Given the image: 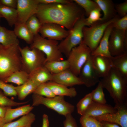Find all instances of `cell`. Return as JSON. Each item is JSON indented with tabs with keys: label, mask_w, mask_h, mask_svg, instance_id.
Segmentation results:
<instances>
[{
	"label": "cell",
	"mask_w": 127,
	"mask_h": 127,
	"mask_svg": "<svg viewBox=\"0 0 127 127\" xmlns=\"http://www.w3.org/2000/svg\"><path fill=\"white\" fill-rule=\"evenodd\" d=\"M85 15L83 9L73 0L67 4H39L35 14L42 25L54 23L68 30L71 29L76 22Z\"/></svg>",
	"instance_id": "cell-1"
},
{
	"label": "cell",
	"mask_w": 127,
	"mask_h": 127,
	"mask_svg": "<svg viewBox=\"0 0 127 127\" xmlns=\"http://www.w3.org/2000/svg\"><path fill=\"white\" fill-rule=\"evenodd\" d=\"M113 99L115 104L127 103V76L112 67L100 80Z\"/></svg>",
	"instance_id": "cell-2"
},
{
	"label": "cell",
	"mask_w": 127,
	"mask_h": 127,
	"mask_svg": "<svg viewBox=\"0 0 127 127\" xmlns=\"http://www.w3.org/2000/svg\"><path fill=\"white\" fill-rule=\"evenodd\" d=\"M19 44L5 46L0 44V80L4 81L15 72L21 70Z\"/></svg>",
	"instance_id": "cell-3"
},
{
	"label": "cell",
	"mask_w": 127,
	"mask_h": 127,
	"mask_svg": "<svg viewBox=\"0 0 127 127\" xmlns=\"http://www.w3.org/2000/svg\"><path fill=\"white\" fill-rule=\"evenodd\" d=\"M119 18L118 16L107 22L99 21L94 23L90 26L84 27L83 29V38L82 42L87 45L92 53L98 46L107 27Z\"/></svg>",
	"instance_id": "cell-4"
},
{
	"label": "cell",
	"mask_w": 127,
	"mask_h": 127,
	"mask_svg": "<svg viewBox=\"0 0 127 127\" xmlns=\"http://www.w3.org/2000/svg\"><path fill=\"white\" fill-rule=\"evenodd\" d=\"M57 41L44 38L38 33L34 36L30 48H36L43 52L46 56V62L64 60ZM45 62V63H46Z\"/></svg>",
	"instance_id": "cell-5"
},
{
	"label": "cell",
	"mask_w": 127,
	"mask_h": 127,
	"mask_svg": "<svg viewBox=\"0 0 127 127\" xmlns=\"http://www.w3.org/2000/svg\"><path fill=\"white\" fill-rule=\"evenodd\" d=\"M32 99V106L43 104L65 116L71 114L74 110V106L66 101L64 96H56L53 98H48L33 94Z\"/></svg>",
	"instance_id": "cell-6"
},
{
	"label": "cell",
	"mask_w": 127,
	"mask_h": 127,
	"mask_svg": "<svg viewBox=\"0 0 127 127\" xmlns=\"http://www.w3.org/2000/svg\"><path fill=\"white\" fill-rule=\"evenodd\" d=\"M20 50L21 56V69L29 74L35 69L44 66L46 56L42 51L36 48H31L28 46Z\"/></svg>",
	"instance_id": "cell-7"
},
{
	"label": "cell",
	"mask_w": 127,
	"mask_h": 127,
	"mask_svg": "<svg viewBox=\"0 0 127 127\" xmlns=\"http://www.w3.org/2000/svg\"><path fill=\"white\" fill-rule=\"evenodd\" d=\"M85 15L79 19L72 28L69 30L68 35L59 43L60 51L67 57L71 50L80 44L83 38V29L86 26Z\"/></svg>",
	"instance_id": "cell-8"
},
{
	"label": "cell",
	"mask_w": 127,
	"mask_h": 127,
	"mask_svg": "<svg viewBox=\"0 0 127 127\" xmlns=\"http://www.w3.org/2000/svg\"><path fill=\"white\" fill-rule=\"evenodd\" d=\"M91 55L90 49L81 42L71 50L67 57L69 69L78 76L82 67Z\"/></svg>",
	"instance_id": "cell-9"
},
{
	"label": "cell",
	"mask_w": 127,
	"mask_h": 127,
	"mask_svg": "<svg viewBox=\"0 0 127 127\" xmlns=\"http://www.w3.org/2000/svg\"><path fill=\"white\" fill-rule=\"evenodd\" d=\"M127 32L113 27L109 40V50L112 56L127 53Z\"/></svg>",
	"instance_id": "cell-10"
},
{
	"label": "cell",
	"mask_w": 127,
	"mask_h": 127,
	"mask_svg": "<svg viewBox=\"0 0 127 127\" xmlns=\"http://www.w3.org/2000/svg\"><path fill=\"white\" fill-rule=\"evenodd\" d=\"M69 30L58 24L51 23L42 24L39 33L43 37L50 40H62L69 34Z\"/></svg>",
	"instance_id": "cell-11"
},
{
	"label": "cell",
	"mask_w": 127,
	"mask_h": 127,
	"mask_svg": "<svg viewBox=\"0 0 127 127\" xmlns=\"http://www.w3.org/2000/svg\"><path fill=\"white\" fill-rule=\"evenodd\" d=\"M39 4L37 0H17L16 23H25L30 17L36 14Z\"/></svg>",
	"instance_id": "cell-12"
},
{
	"label": "cell",
	"mask_w": 127,
	"mask_h": 127,
	"mask_svg": "<svg viewBox=\"0 0 127 127\" xmlns=\"http://www.w3.org/2000/svg\"><path fill=\"white\" fill-rule=\"evenodd\" d=\"M117 109L115 112L107 113L93 117L100 122L104 121L116 123L121 127H127V103L115 104Z\"/></svg>",
	"instance_id": "cell-13"
},
{
	"label": "cell",
	"mask_w": 127,
	"mask_h": 127,
	"mask_svg": "<svg viewBox=\"0 0 127 127\" xmlns=\"http://www.w3.org/2000/svg\"><path fill=\"white\" fill-rule=\"evenodd\" d=\"M78 77L88 87L95 86L99 82L100 78L93 65L92 55L82 67Z\"/></svg>",
	"instance_id": "cell-14"
},
{
	"label": "cell",
	"mask_w": 127,
	"mask_h": 127,
	"mask_svg": "<svg viewBox=\"0 0 127 127\" xmlns=\"http://www.w3.org/2000/svg\"><path fill=\"white\" fill-rule=\"evenodd\" d=\"M51 81L67 87L84 85L79 77L75 75L69 69L57 74H52Z\"/></svg>",
	"instance_id": "cell-15"
},
{
	"label": "cell",
	"mask_w": 127,
	"mask_h": 127,
	"mask_svg": "<svg viewBox=\"0 0 127 127\" xmlns=\"http://www.w3.org/2000/svg\"><path fill=\"white\" fill-rule=\"evenodd\" d=\"M92 56L93 65L98 76L102 78L106 76L112 67L110 58Z\"/></svg>",
	"instance_id": "cell-16"
},
{
	"label": "cell",
	"mask_w": 127,
	"mask_h": 127,
	"mask_svg": "<svg viewBox=\"0 0 127 127\" xmlns=\"http://www.w3.org/2000/svg\"><path fill=\"white\" fill-rule=\"evenodd\" d=\"M117 111L116 108L111 105L93 101L83 116L95 117L106 114L114 113Z\"/></svg>",
	"instance_id": "cell-17"
},
{
	"label": "cell",
	"mask_w": 127,
	"mask_h": 127,
	"mask_svg": "<svg viewBox=\"0 0 127 127\" xmlns=\"http://www.w3.org/2000/svg\"><path fill=\"white\" fill-rule=\"evenodd\" d=\"M112 23L106 28L98 46L95 50L91 53L92 55L100 56L109 58L112 56L109 50V40L113 28Z\"/></svg>",
	"instance_id": "cell-18"
},
{
	"label": "cell",
	"mask_w": 127,
	"mask_h": 127,
	"mask_svg": "<svg viewBox=\"0 0 127 127\" xmlns=\"http://www.w3.org/2000/svg\"><path fill=\"white\" fill-rule=\"evenodd\" d=\"M103 13V16L99 21L103 22L109 21L118 16L115 5L111 0H94Z\"/></svg>",
	"instance_id": "cell-19"
},
{
	"label": "cell",
	"mask_w": 127,
	"mask_h": 127,
	"mask_svg": "<svg viewBox=\"0 0 127 127\" xmlns=\"http://www.w3.org/2000/svg\"><path fill=\"white\" fill-rule=\"evenodd\" d=\"M29 79L37 86L42 84L51 81L52 74L44 66L35 69L30 73Z\"/></svg>",
	"instance_id": "cell-20"
},
{
	"label": "cell",
	"mask_w": 127,
	"mask_h": 127,
	"mask_svg": "<svg viewBox=\"0 0 127 127\" xmlns=\"http://www.w3.org/2000/svg\"><path fill=\"white\" fill-rule=\"evenodd\" d=\"M46 83L56 96H67L72 97L77 95V91L74 87L68 88L66 86L52 81L48 82Z\"/></svg>",
	"instance_id": "cell-21"
},
{
	"label": "cell",
	"mask_w": 127,
	"mask_h": 127,
	"mask_svg": "<svg viewBox=\"0 0 127 127\" xmlns=\"http://www.w3.org/2000/svg\"><path fill=\"white\" fill-rule=\"evenodd\" d=\"M33 108V107L30 104L23 105L14 109L8 107L4 119L6 123L11 122L20 116L28 113Z\"/></svg>",
	"instance_id": "cell-22"
},
{
	"label": "cell",
	"mask_w": 127,
	"mask_h": 127,
	"mask_svg": "<svg viewBox=\"0 0 127 127\" xmlns=\"http://www.w3.org/2000/svg\"><path fill=\"white\" fill-rule=\"evenodd\" d=\"M17 38L14 31L0 26V44L5 46L19 44Z\"/></svg>",
	"instance_id": "cell-23"
},
{
	"label": "cell",
	"mask_w": 127,
	"mask_h": 127,
	"mask_svg": "<svg viewBox=\"0 0 127 127\" xmlns=\"http://www.w3.org/2000/svg\"><path fill=\"white\" fill-rule=\"evenodd\" d=\"M14 26L13 31L17 37L31 44L34 35L27 28L25 24L16 23Z\"/></svg>",
	"instance_id": "cell-24"
},
{
	"label": "cell",
	"mask_w": 127,
	"mask_h": 127,
	"mask_svg": "<svg viewBox=\"0 0 127 127\" xmlns=\"http://www.w3.org/2000/svg\"><path fill=\"white\" fill-rule=\"evenodd\" d=\"M37 87L32 81L29 79L24 84L15 86V88L18 99L23 100L28 95L33 93Z\"/></svg>",
	"instance_id": "cell-25"
},
{
	"label": "cell",
	"mask_w": 127,
	"mask_h": 127,
	"mask_svg": "<svg viewBox=\"0 0 127 127\" xmlns=\"http://www.w3.org/2000/svg\"><path fill=\"white\" fill-rule=\"evenodd\" d=\"M0 15L5 19L9 25L11 27L17 23V18L16 9L0 4Z\"/></svg>",
	"instance_id": "cell-26"
},
{
	"label": "cell",
	"mask_w": 127,
	"mask_h": 127,
	"mask_svg": "<svg viewBox=\"0 0 127 127\" xmlns=\"http://www.w3.org/2000/svg\"><path fill=\"white\" fill-rule=\"evenodd\" d=\"M44 66L52 74L59 73L70 68L69 63L67 60L46 62Z\"/></svg>",
	"instance_id": "cell-27"
},
{
	"label": "cell",
	"mask_w": 127,
	"mask_h": 127,
	"mask_svg": "<svg viewBox=\"0 0 127 127\" xmlns=\"http://www.w3.org/2000/svg\"><path fill=\"white\" fill-rule=\"evenodd\" d=\"M112 67L127 76V53L110 58Z\"/></svg>",
	"instance_id": "cell-28"
},
{
	"label": "cell",
	"mask_w": 127,
	"mask_h": 127,
	"mask_svg": "<svg viewBox=\"0 0 127 127\" xmlns=\"http://www.w3.org/2000/svg\"><path fill=\"white\" fill-rule=\"evenodd\" d=\"M35 119V115L30 112L16 121L6 123L3 127H24L31 125Z\"/></svg>",
	"instance_id": "cell-29"
},
{
	"label": "cell",
	"mask_w": 127,
	"mask_h": 127,
	"mask_svg": "<svg viewBox=\"0 0 127 127\" xmlns=\"http://www.w3.org/2000/svg\"><path fill=\"white\" fill-rule=\"evenodd\" d=\"M29 79V74L22 70L14 72L7 78L4 81L6 83H12L18 86L22 85Z\"/></svg>",
	"instance_id": "cell-30"
},
{
	"label": "cell",
	"mask_w": 127,
	"mask_h": 127,
	"mask_svg": "<svg viewBox=\"0 0 127 127\" xmlns=\"http://www.w3.org/2000/svg\"><path fill=\"white\" fill-rule=\"evenodd\" d=\"M74 2L83 10L85 15L87 17L92 11L100 8L94 0H73Z\"/></svg>",
	"instance_id": "cell-31"
},
{
	"label": "cell",
	"mask_w": 127,
	"mask_h": 127,
	"mask_svg": "<svg viewBox=\"0 0 127 127\" xmlns=\"http://www.w3.org/2000/svg\"><path fill=\"white\" fill-rule=\"evenodd\" d=\"M103 89L99 81L96 88L91 93L93 102L101 104L106 103Z\"/></svg>",
	"instance_id": "cell-32"
},
{
	"label": "cell",
	"mask_w": 127,
	"mask_h": 127,
	"mask_svg": "<svg viewBox=\"0 0 127 127\" xmlns=\"http://www.w3.org/2000/svg\"><path fill=\"white\" fill-rule=\"evenodd\" d=\"M92 102L91 93L86 95L77 104V113L83 116Z\"/></svg>",
	"instance_id": "cell-33"
},
{
	"label": "cell",
	"mask_w": 127,
	"mask_h": 127,
	"mask_svg": "<svg viewBox=\"0 0 127 127\" xmlns=\"http://www.w3.org/2000/svg\"><path fill=\"white\" fill-rule=\"evenodd\" d=\"M25 24L27 28L34 35L39 33L42 25L35 15L30 17Z\"/></svg>",
	"instance_id": "cell-34"
},
{
	"label": "cell",
	"mask_w": 127,
	"mask_h": 127,
	"mask_svg": "<svg viewBox=\"0 0 127 127\" xmlns=\"http://www.w3.org/2000/svg\"><path fill=\"white\" fill-rule=\"evenodd\" d=\"M33 93L48 98H53L56 96L48 87L46 82L37 86Z\"/></svg>",
	"instance_id": "cell-35"
},
{
	"label": "cell",
	"mask_w": 127,
	"mask_h": 127,
	"mask_svg": "<svg viewBox=\"0 0 127 127\" xmlns=\"http://www.w3.org/2000/svg\"><path fill=\"white\" fill-rule=\"evenodd\" d=\"M28 101L18 102L8 98L0 89V106L7 107L19 106L25 104Z\"/></svg>",
	"instance_id": "cell-36"
},
{
	"label": "cell",
	"mask_w": 127,
	"mask_h": 127,
	"mask_svg": "<svg viewBox=\"0 0 127 127\" xmlns=\"http://www.w3.org/2000/svg\"><path fill=\"white\" fill-rule=\"evenodd\" d=\"M79 121L82 127H98L100 124L99 122L91 116H82Z\"/></svg>",
	"instance_id": "cell-37"
},
{
	"label": "cell",
	"mask_w": 127,
	"mask_h": 127,
	"mask_svg": "<svg viewBox=\"0 0 127 127\" xmlns=\"http://www.w3.org/2000/svg\"><path fill=\"white\" fill-rule=\"evenodd\" d=\"M100 8L95 10L91 12L87 17L85 18L86 26H90L94 23L99 21L102 16Z\"/></svg>",
	"instance_id": "cell-38"
},
{
	"label": "cell",
	"mask_w": 127,
	"mask_h": 127,
	"mask_svg": "<svg viewBox=\"0 0 127 127\" xmlns=\"http://www.w3.org/2000/svg\"><path fill=\"white\" fill-rule=\"evenodd\" d=\"M0 89L3 91L6 96H16L17 93L15 86L12 84H9L0 80Z\"/></svg>",
	"instance_id": "cell-39"
},
{
	"label": "cell",
	"mask_w": 127,
	"mask_h": 127,
	"mask_svg": "<svg viewBox=\"0 0 127 127\" xmlns=\"http://www.w3.org/2000/svg\"><path fill=\"white\" fill-rule=\"evenodd\" d=\"M113 27L125 32L127 30V15L119 18L112 23Z\"/></svg>",
	"instance_id": "cell-40"
},
{
	"label": "cell",
	"mask_w": 127,
	"mask_h": 127,
	"mask_svg": "<svg viewBox=\"0 0 127 127\" xmlns=\"http://www.w3.org/2000/svg\"><path fill=\"white\" fill-rule=\"evenodd\" d=\"M115 8L117 15L120 18L127 15V0L115 5Z\"/></svg>",
	"instance_id": "cell-41"
},
{
	"label": "cell",
	"mask_w": 127,
	"mask_h": 127,
	"mask_svg": "<svg viewBox=\"0 0 127 127\" xmlns=\"http://www.w3.org/2000/svg\"><path fill=\"white\" fill-rule=\"evenodd\" d=\"M65 117L63 122L64 127H78L76 121L71 114H68Z\"/></svg>",
	"instance_id": "cell-42"
},
{
	"label": "cell",
	"mask_w": 127,
	"mask_h": 127,
	"mask_svg": "<svg viewBox=\"0 0 127 127\" xmlns=\"http://www.w3.org/2000/svg\"><path fill=\"white\" fill-rule=\"evenodd\" d=\"M40 4H67L69 3L72 0H37Z\"/></svg>",
	"instance_id": "cell-43"
},
{
	"label": "cell",
	"mask_w": 127,
	"mask_h": 127,
	"mask_svg": "<svg viewBox=\"0 0 127 127\" xmlns=\"http://www.w3.org/2000/svg\"><path fill=\"white\" fill-rule=\"evenodd\" d=\"M1 4L6 6L16 9L17 0H0Z\"/></svg>",
	"instance_id": "cell-44"
},
{
	"label": "cell",
	"mask_w": 127,
	"mask_h": 127,
	"mask_svg": "<svg viewBox=\"0 0 127 127\" xmlns=\"http://www.w3.org/2000/svg\"><path fill=\"white\" fill-rule=\"evenodd\" d=\"M99 122L102 127H120L118 125L113 123L104 121Z\"/></svg>",
	"instance_id": "cell-45"
},
{
	"label": "cell",
	"mask_w": 127,
	"mask_h": 127,
	"mask_svg": "<svg viewBox=\"0 0 127 127\" xmlns=\"http://www.w3.org/2000/svg\"><path fill=\"white\" fill-rule=\"evenodd\" d=\"M49 122L48 117L47 115L44 114L42 117V127H49Z\"/></svg>",
	"instance_id": "cell-46"
},
{
	"label": "cell",
	"mask_w": 127,
	"mask_h": 127,
	"mask_svg": "<svg viewBox=\"0 0 127 127\" xmlns=\"http://www.w3.org/2000/svg\"><path fill=\"white\" fill-rule=\"evenodd\" d=\"M8 107L0 106V117L4 118Z\"/></svg>",
	"instance_id": "cell-47"
},
{
	"label": "cell",
	"mask_w": 127,
	"mask_h": 127,
	"mask_svg": "<svg viewBox=\"0 0 127 127\" xmlns=\"http://www.w3.org/2000/svg\"><path fill=\"white\" fill-rule=\"evenodd\" d=\"M6 123L4 118L0 117V127H3Z\"/></svg>",
	"instance_id": "cell-48"
},
{
	"label": "cell",
	"mask_w": 127,
	"mask_h": 127,
	"mask_svg": "<svg viewBox=\"0 0 127 127\" xmlns=\"http://www.w3.org/2000/svg\"><path fill=\"white\" fill-rule=\"evenodd\" d=\"M24 127H31V125H28Z\"/></svg>",
	"instance_id": "cell-49"
},
{
	"label": "cell",
	"mask_w": 127,
	"mask_h": 127,
	"mask_svg": "<svg viewBox=\"0 0 127 127\" xmlns=\"http://www.w3.org/2000/svg\"><path fill=\"white\" fill-rule=\"evenodd\" d=\"M98 127H102L101 125V124H100H100L99 125V126H98Z\"/></svg>",
	"instance_id": "cell-50"
},
{
	"label": "cell",
	"mask_w": 127,
	"mask_h": 127,
	"mask_svg": "<svg viewBox=\"0 0 127 127\" xmlns=\"http://www.w3.org/2000/svg\"><path fill=\"white\" fill-rule=\"evenodd\" d=\"M1 16H0V19L1 18Z\"/></svg>",
	"instance_id": "cell-51"
},
{
	"label": "cell",
	"mask_w": 127,
	"mask_h": 127,
	"mask_svg": "<svg viewBox=\"0 0 127 127\" xmlns=\"http://www.w3.org/2000/svg\"><path fill=\"white\" fill-rule=\"evenodd\" d=\"M0 4H1V3H0Z\"/></svg>",
	"instance_id": "cell-52"
},
{
	"label": "cell",
	"mask_w": 127,
	"mask_h": 127,
	"mask_svg": "<svg viewBox=\"0 0 127 127\" xmlns=\"http://www.w3.org/2000/svg\"></svg>",
	"instance_id": "cell-53"
}]
</instances>
